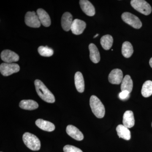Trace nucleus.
<instances>
[{"mask_svg":"<svg viewBox=\"0 0 152 152\" xmlns=\"http://www.w3.org/2000/svg\"><path fill=\"white\" fill-rule=\"evenodd\" d=\"M38 52L42 56L51 57L53 55L54 51L53 49L48 46H41L38 48Z\"/></svg>","mask_w":152,"mask_h":152,"instance_id":"nucleus-25","label":"nucleus"},{"mask_svg":"<svg viewBox=\"0 0 152 152\" xmlns=\"http://www.w3.org/2000/svg\"><path fill=\"white\" fill-rule=\"evenodd\" d=\"M108 80L110 83L113 84H120L123 80L122 71L118 69L113 70L109 74Z\"/></svg>","mask_w":152,"mask_h":152,"instance_id":"nucleus-9","label":"nucleus"},{"mask_svg":"<svg viewBox=\"0 0 152 152\" xmlns=\"http://www.w3.org/2000/svg\"><path fill=\"white\" fill-rule=\"evenodd\" d=\"M35 124L37 126L42 130L51 132L55 129V126L53 124L42 119L37 120Z\"/></svg>","mask_w":152,"mask_h":152,"instance_id":"nucleus-15","label":"nucleus"},{"mask_svg":"<svg viewBox=\"0 0 152 152\" xmlns=\"http://www.w3.org/2000/svg\"><path fill=\"white\" fill-rule=\"evenodd\" d=\"M130 93L128 91H123L121 92L119 94V97L122 100H126L130 97Z\"/></svg>","mask_w":152,"mask_h":152,"instance_id":"nucleus-27","label":"nucleus"},{"mask_svg":"<svg viewBox=\"0 0 152 152\" xmlns=\"http://www.w3.org/2000/svg\"><path fill=\"white\" fill-rule=\"evenodd\" d=\"M73 21V17L72 14L68 12H65L62 17L61 23L63 29L66 31H69L71 30Z\"/></svg>","mask_w":152,"mask_h":152,"instance_id":"nucleus-14","label":"nucleus"},{"mask_svg":"<svg viewBox=\"0 0 152 152\" xmlns=\"http://www.w3.org/2000/svg\"><path fill=\"white\" fill-rule=\"evenodd\" d=\"M86 27V24L83 21L79 19L74 20L72 24L71 30L73 34L77 35L81 34Z\"/></svg>","mask_w":152,"mask_h":152,"instance_id":"nucleus-10","label":"nucleus"},{"mask_svg":"<svg viewBox=\"0 0 152 152\" xmlns=\"http://www.w3.org/2000/svg\"><path fill=\"white\" fill-rule=\"evenodd\" d=\"M64 152H83L79 148L71 145L65 146L64 148Z\"/></svg>","mask_w":152,"mask_h":152,"instance_id":"nucleus-26","label":"nucleus"},{"mask_svg":"<svg viewBox=\"0 0 152 152\" xmlns=\"http://www.w3.org/2000/svg\"><path fill=\"white\" fill-rule=\"evenodd\" d=\"M133 86V81L130 76L129 75L125 76L121 85V91H128L130 93L132 90Z\"/></svg>","mask_w":152,"mask_h":152,"instance_id":"nucleus-21","label":"nucleus"},{"mask_svg":"<svg viewBox=\"0 0 152 152\" xmlns=\"http://www.w3.org/2000/svg\"><path fill=\"white\" fill-rule=\"evenodd\" d=\"M134 52L132 45L129 42H125L122 47V53L124 57L129 58L132 56Z\"/></svg>","mask_w":152,"mask_h":152,"instance_id":"nucleus-23","label":"nucleus"},{"mask_svg":"<svg viewBox=\"0 0 152 152\" xmlns=\"http://www.w3.org/2000/svg\"><path fill=\"white\" fill-rule=\"evenodd\" d=\"M26 25L30 27L38 28L41 26V23L37 15L35 12H28L25 17Z\"/></svg>","mask_w":152,"mask_h":152,"instance_id":"nucleus-7","label":"nucleus"},{"mask_svg":"<svg viewBox=\"0 0 152 152\" xmlns=\"http://www.w3.org/2000/svg\"><path fill=\"white\" fill-rule=\"evenodd\" d=\"M23 141L29 149L33 151H37L41 148V143L37 136L29 132L24 134L23 136Z\"/></svg>","mask_w":152,"mask_h":152,"instance_id":"nucleus-3","label":"nucleus"},{"mask_svg":"<svg viewBox=\"0 0 152 152\" xmlns=\"http://www.w3.org/2000/svg\"><path fill=\"white\" fill-rule=\"evenodd\" d=\"M80 4L82 10L86 15L89 16H93L95 14V9L89 1L88 0H81Z\"/></svg>","mask_w":152,"mask_h":152,"instance_id":"nucleus-12","label":"nucleus"},{"mask_svg":"<svg viewBox=\"0 0 152 152\" xmlns=\"http://www.w3.org/2000/svg\"><path fill=\"white\" fill-rule=\"evenodd\" d=\"M123 125L126 127L131 128L134 126L135 120L134 113L131 110L126 111L123 116Z\"/></svg>","mask_w":152,"mask_h":152,"instance_id":"nucleus-16","label":"nucleus"},{"mask_svg":"<svg viewBox=\"0 0 152 152\" xmlns=\"http://www.w3.org/2000/svg\"><path fill=\"white\" fill-rule=\"evenodd\" d=\"M131 4L136 10L145 15H148L151 13V5L144 0H132Z\"/></svg>","mask_w":152,"mask_h":152,"instance_id":"nucleus-4","label":"nucleus"},{"mask_svg":"<svg viewBox=\"0 0 152 152\" xmlns=\"http://www.w3.org/2000/svg\"><path fill=\"white\" fill-rule=\"evenodd\" d=\"M20 70V66L15 63H4L0 65V72L3 76H9L18 72Z\"/></svg>","mask_w":152,"mask_h":152,"instance_id":"nucleus-6","label":"nucleus"},{"mask_svg":"<svg viewBox=\"0 0 152 152\" xmlns=\"http://www.w3.org/2000/svg\"><path fill=\"white\" fill-rule=\"evenodd\" d=\"M19 106L24 110H32L37 109L39 104L36 101L33 100H23L20 102Z\"/></svg>","mask_w":152,"mask_h":152,"instance_id":"nucleus-20","label":"nucleus"},{"mask_svg":"<svg viewBox=\"0 0 152 152\" xmlns=\"http://www.w3.org/2000/svg\"><path fill=\"white\" fill-rule=\"evenodd\" d=\"M117 134L120 138L129 140L131 138V132L128 128L124 125H119L116 128Z\"/></svg>","mask_w":152,"mask_h":152,"instance_id":"nucleus-19","label":"nucleus"},{"mask_svg":"<svg viewBox=\"0 0 152 152\" xmlns=\"http://www.w3.org/2000/svg\"><path fill=\"white\" fill-rule=\"evenodd\" d=\"M1 58L4 62L9 64L18 61L19 60L18 55L9 50H3L1 53Z\"/></svg>","mask_w":152,"mask_h":152,"instance_id":"nucleus-8","label":"nucleus"},{"mask_svg":"<svg viewBox=\"0 0 152 152\" xmlns=\"http://www.w3.org/2000/svg\"><path fill=\"white\" fill-rule=\"evenodd\" d=\"M113 39L110 35H106L101 38V44L104 50H110L113 45Z\"/></svg>","mask_w":152,"mask_h":152,"instance_id":"nucleus-22","label":"nucleus"},{"mask_svg":"<svg viewBox=\"0 0 152 152\" xmlns=\"http://www.w3.org/2000/svg\"><path fill=\"white\" fill-rule=\"evenodd\" d=\"M121 18L124 22L134 28L140 29L142 27V22L140 19L131 13H124L122 15Z\"/></svg>","mask_w":152,"mask_h":152,"instance_id":"nucleus-5","label":"nucleus"},{"mask_svg":"<svg viewBox=\"0 0 152 152\" xmlns=\"http://www.w3.org/2000/svg\"><path fill=\"white\" fill-rule=\"evenodd\" d=\"M37 14L39 17L41 24L44 26H50L51 25V19L50 16L45 10L42 9H38Z\"/></svg>","mask_w":152,"mask_h":152,"instance_id":"nucleus-13","label":"nucleus"},{"mask_svg":"<svg viewBox=\"0 0 152 152\" xmlns=\"http://www.w3.org/2000/svg\"><path fill=\"white\" fill-rule=\"evenodd\" d=\"M90 58L91 61L95 64H97L100 61V55L96 46L94 44H90L89 45Z\"/></svg>","mask_w":152,"mask_h":152,"instance_id":"nucleus-18","label":"nucleus"},{"mask_svg":"<svg viewBox=\"0 0 152 152\" xmlns=\"http://www.w3.org/2000/svg\"><path fill=\"white\" fill-rule=\"evenodd\" d=\"M34 84L38 95L43 100L49 103L55 102L56 100L54 96L42 82L40 80H36Z\"/></svg>","mask_w":152,"mask_h":152,"instance_id":"nucleus-1","label":"nucleus"},{"mask_svg":"<svg viewBox=\"0 0 152 152\" xmlns=\"http://www.w3.org/2000/svg\"><path fill=\"white\" fill-rule=\"evenodd\" d=\"M75 85L77 91L83 93L85 90V82L83 77L80 72H77L75 76Z\"/></svg>","mask_w":152,"mask_h":152,"instance_id":"nucleus-17","label":"nucleus"},{"mask_svg":"<svg viewBox=\"0 0 152 152\" xmlns=\"http://www.w3.org/2000/svg\"><path fill=\"white\" fill-rule=\"evenodd\" d=\"M98 36H99V34H96V35L94 37V38L96 37H97Z\"/></svg>","mask_w":152,"mask_h":152,"instance_id":"nucleus-29","label":"nucleus"},{"mask_svg":"<svg viewBox=\"0 0 152 152\" xmlns=\"http://www.w3.org/2000/svg\"></svg>","mask_w":152,"mask_h":152,"instance_id":"nucleus-30","label":"nucleus"},{"mask_svg":"<svg viewBox=\"0 0 152 152\" xmlns=\"http://www.w3.org/2000/svg\"></svg>","mask_w":152,"mask_h":152,"instance_id":"nucleus-31","label":"nucleus"},{"mask_svg":"<svg viewBox=\"0 0 152 152\" xmlns=\"http://www.w3.org/2000/svg\"><path fill=\"white\" fill-rule=\"evenodd\" d=\"M66 132L69 136L76 140L81 141L83 140L84 136L83 133L73 125H68L66 129Z\"/></svg>","mask_w":152,"mask_h":152,"instance_id":"nucleus-11","label":"nucleus"},{"mask_svg":"<svg viewBox=\"0 0 152 152\" xmlns=\"http://www.w3.org/2000/svg\"><path fill=\"white\" fill-rule=\"evenodd\" d=\"M90 105L92 111L97 118H102L104 116L105 113L104 107L97 97L94 95L91 97Z\"/></svg>","mask_w":152,"mask_h":152,"instance_id":"nucleus-2","label":"nucleus"},{"mask_svg":"<svg viewBox=\"0 0 152 152\" xmlns=\"http://www.w3.org/2000/svg\"><path fill=\"white\" fill-rule=\"evenodd\" d=\"M142 94L144 97H149L152 95V81L148 80L143 85L141 91Z\"/></svg>","mask_w":152,"mask_h":152,"instance_id":"nucleus-24","label":"nucleus"},{"mask_svg":"<svg viewBox=\"0 0 152 152\" xmlns=\"http://www.w3.org/2000/svg\"><path fill=\"white\" fill-rule=\"evenodd\" d=\"M149 64L150 66H151V67L152 68V58H151V59L150 60Z\"/></svg>","mask_w":152,"mask_h":152,"instance_id":"nucleus-28","label":"nucleus"}]
</instances>
